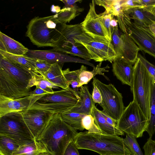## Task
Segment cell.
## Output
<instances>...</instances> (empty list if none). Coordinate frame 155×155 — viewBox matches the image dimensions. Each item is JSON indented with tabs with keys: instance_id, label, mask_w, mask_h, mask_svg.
I'll return each mask as SVG.
<instances>
[{
	"instance_id": "obj_1",
	"label": "cell",
	"mask_w": 155,
	"mask_h": 155,
	"mask_svg": "<svg viewBox=\"0 0 155 155\" xmlns=\"http://www.w3.org/2000/svg\"><path fill=\"white\" fill-rule=\"evenodd\" d=\"M35 84L33 74L0 56V95L14 98L29 96Z\"/></svg>"
},
{
	"instance_id": "obj_2",
	"label": "cell",
	"mask_w": 155,
	"mask_h": 155,
	"mask_svg": "<svg viewBox=\"0 0 155 155\" xmlns=\"http://www.w3.org/2000/svg\"><path fill=\"white\" fill-rule=\"evenodd\" d=\"M78 133L63 120L61 114L55 113L36 140L45 145L51 155H64Z\"/></svg>"
},
{
	"instance_id": "obj_3",
	"label": "cell",
	"mask_w": 155,
	"mask_h": 155,
	"mask_svg": "<svg viewBox=\"0 0 155 155\" xmlns=\"http://www.w3.org/2000/svg\"><path fill=\"white\" fill-rule=\"evenodd\" d=\"M74 141L78 149L95 152L100 155H131L123 138L117 135L78 133Z\"/></svg>"
},
{
	"instance_id": "obj_4",
	"label": "cell",
	"mask_w": 155,
	"mask_h": 155,
	"mask_svg": "<svg viewBox=\"0 0 155 155\" xmlns=\"http://www.w3.org/2000/svg\"><path fill=\"white\" fill-rule=\"evenodd\" d=\"M66 25L58 20L55 15L36 17L31 20L27 25L26 35L38 47L54 48Z\"/></svg>"
},
{
	"instance_id": "obj_5",
	"label": "cell",
	"mask_w": 155,
	"mask_h": 155,
	"mask_svg": "<svg viewBox=\"0 0 155 155\" xmlns=\"http://www.w3.org/2000/svg\"><path fill=\"white\" fill-rule=\"evenodd\" d=\"M154 81L149 73L138 58L133 66L130 89L133 100L149 120L150 100Z\"/></svg>"
},
{
	"instance_id": "obj_6",
	"label": "cell",
	"mask_w": 155,
	"mask_h": 155,
	"mask_svg": "<svg viewBox=\"0 0 155 155\" xmlns=\"http://www.w3.org/2000/svg\"><path fill=\"white\" fill-rule=\"evenodd\" d=\"M22 111L10 113L0 117V134L12 139L20 146L35 139L24 120Z\"/></svg>"
},
{
	"instance_id": "obj_7",
	"label": "cell",
	"mask_w": 155,
	"mask_h": 155,
	"mask_svg": "<svg viewBox=\"0 0 155 155\" xmlns=\"http://www.w3.org/2000/svg\"><path fill=\"white\" fill-rule=\"evenodd\" d=\"M149 124V120L134 100L125 107L117 122V127L128 135L141 137Z\"/></svg>"
},
{
	"instance_id": "obj_8",
	"label": "cell",
	"mask_w": 155,
	"mask_h": 155,
	"mask_svg": "<svg viewBox=\"0 0 155 155\" xmlns=\"http://www.w3.org/2000/svg\"><path fill=\"white\" fill-rule=\"evenodd\" d=\"M93 84L100 92L102 101L100 105L103 110L117 122L125 108L122 94L112 84H105L95 77L93 78Z\"/></svg>"
},
{
	"instance_id": "obj_9",
	"label": "cell",
	"mask_w": 155,
	"mask_h": 155,
	"mask_svg": "<svg viewBox=\"0 0 155 155\" xmlns=\"http://www.w3.org/2000/svg\"><path fill=\"white\" fill-rule=\"evenodd\" d=\"M76 42L83 45L90 54L91 59L96 62L108 61L112 63L116 54L111 43L97 41L83 32L75 38Z\"/></svg>"
},
{
	"instance_id": "obj_10",
	"label": "cell",
	"mask_w": 155,
	"mask_h": 155,
	"mask_svg": "<svg viewBox=\"0 0 155 155\" xmlns=\"http://www.w3.org/2000/svg\"><path fill=\"white\" fill-rule=\"evenodd\" d=\"M94 0L89 4V9L81 25L83 31L94 39L104 42L111 43L99 14L95 10Z\"/></svg>"
},
{
	"instance_id": "obj_11",
	"label": "cell",
	"mask_w": 155,
	"mask_h": 155,
	"mask_svg": "<svg viewBox=\"0 0 155 155\" xmlns=\"http://www.w3.org/2000/svg\"><path fill=\"white\" fill-rule=\"evenodd\" d=\"M128 35L140 50L155 59V36L149 27L140 26L133 22L129 29Z\"/></svg>"
},
{
	"instance_id": "obj_12",
	"label": "cell",
	"mask_w": 155,
	"mask_h": 155,
	"mask_svg": "<svg viewBox=\"0 0 155 155\" xmlns=\"http://www.w3.org/2000/svg\"><path fill=\"white\" fill-rule=\"evenodd\" d=\"M24 120L35 139L44 130L54 113L35 109L22 112Z\"/></svg>"
},
{
	"instance_id": "obj_13",
	"label": "cell",
	"mask_w": 155,
	"mask_h": 155,
	"mask_svg": "<svg viewBox=\"0 0 155 155\" xmlns=\"http://www.w3.org/2000/svg\"><path fill=\"white\" fill-rule=\"evenodd\" d=\"M37 101L30 96L14 98L0 95V117L9 113L28 110Z\"/></svg>"
},
{
	"instance_id": "obj_14",
	"label": "cell",
	"mask_w": 155,
	"mask_h": 155,
	"mask_svg": "<svg viewBox=\"0 0 155 155\" xmlns=\"http://www.w3.org/2000/svg\"><path fill=\"white\" fill-rule=\"evenodd\" d=\"M80 91H76L70 87L66 89L48 93L37 101L44 102H54L64 104L73 107L78 103L80 98Z\"/></svg>"
},
{
	"instance_id": "obj_15",
	"label": "cell",
	"mask_w": 155,
	"mask_h": 155,
	"mask_svg": "<svg viewBox=\"0 0 155 155\" xmlns=\"http://www.w3.org/2000/svg\"><path fill=\"white\" fill-rule=\"evenodd\" d=\"M133 64L124 58H116L113 62L112 71L117 79L123 84L131 86Z\"/></svg>"
},
{
	"instance_id": "obj_16",
	"label": "cell",
	"mask_w": 155,
	"mask_h": 155,
	"mask_svg": "<svg viewBox=\"0 0 155 155\" xmlns=\"http://www.w3.org/2000/svg\"><path fill=\"white\" fill-rule=\"evenodd\" d=\"M26 55L33 58L44 60L52 63L62 64L66 62H74V60L72 57L52 49L46 50H29Z\"/></svg>"
},
{
	"instance_id": "obj_17",
	"label": "cell",
	"mask_w": 155,
	"mask_h": 155,
	"mask_svg": "<svg viewBox=\"0 0 155 155\" xmlns=\"http://www.w3.org/2000/svg\"><path fill=\"white\" fill-rule=\"evenodd\" d=\"M80 98L76 105L69 110L70 112H74L85 115L91 114L95 103L92 99L88 87L82 86L80 87Z\"/></svg>"
},
{
	"instance_id": "obj_18",
	"label": "cell",
	"mask_w": 155,
	"mask_h": 155,
	"mask_svg": "<svg viewBox=\"0 0 155 155\" xmlns=\"http://www.w3.org/2000/svg\"><path fill=\"white\" fill-rule=\"evenodd\" d=\"M52 50L77 56L87 61L91 60V55L85 47L82 44L76 42L75 41L57 45Z\"/></svg>"
},
{
	"instance_id": "obj_19",
	"label": "cell",
	"mask_w": 155,
	"mask_h": 155,
	"mask_svg": "<svg viewBox=\"0 0 155 155\" xmlns=\"http://www.w3.org/2000/svg\"><path fill=\"white\" fill-rule=\"evenodd\" d=\"M0 50L15 55H26L29 49L21 43L0 32Z\"/></svg>"
},
{
	"instance_id": "obj_20",
	"label": "cell",
	"mask_w": 155,
	"mask_h": 155,
	"mask_svg": "<svg viewBox=\"0 0 155 155\" xmlns=\"http://www.w3.org/2000/svg\"><path fill=\"white\" fill-rule=\"evenodd\" d=\"M0 56L12 62L19 65L33 75L38 74L35 68L36 58L29 57L26 55L13 54L0 50Z\"/></svg>"
},
{
	"instance_id": "obj_21",
	"label": "cell",
	"mask_w": 155,
	"mask_h": 155,
	"mask_svg": "<svg viewBox=\"0 0 155 155\" xmlns=\"http://www.w3.org/2000/svg\"><path fill=\"white\" fill-rule=\"evenodd\" d=\"M91 114L93 117L95 123L101 134L107 135H124V133L117 127L108 124L102 115L101 110L95 106L92 108Z\"/></svg>"
},
{
	"instance_id": "obj_22",
	"label": "cell",
	"mask_w": 155,
	"mask_h": 155,
	"mask_svg": "<svg viewBox=\"0 0 155 155\" xmlns=\"http://www.w3.org/2000/svg\"><path fill=\"white\" fill-rule=\"evenodd\" d=\"M120 37L122 41V57L134 64L138 58L139 48L129 35L122 33Z\"/></svg>"
},
{
	"instance_id": "obj_23",
	"label": "cell",
	"mask_w": 155,
	"mask_h": 155,
	"mask_svg": "<svg viewBox=\"0 0 155 155\" xmlns=\"http://www.w3.org/2000/svg\"><path fill=\"white\" fill-rule=\"evenodd\" d=\"M128 13L134 23L140 26L149 27L155 22V16L142 8H131L124 11Z\"/></svg>"
},
{
	"instance_id": "obj_24",
	"label": "cell",
	"mask_w": 155,
	"mask_h": 155,
	"mask_svg": "<svg viewBox=\"0 0 155 155\" xmlns=\"http://www.w3.org/2000/svg\"><path fill=\"white\" fill-rule=\"evenodd\" d=\"M61 64L53 63L43 77L55 85L66 89L70 87V85L63 74Z\"/></svg>"
},
{
	"instance_id": "obj_25",
	"label": "cell",
	"mask_w": 155,
	"mask_h": 155,
	"mask_svg": "<svg viewBox=\"0 0 155 155\" xmlns=\"http://www.w3.org/2000/svg\"><path fill=\"white\" fill-rule=\"evenodd\" d=\"M13 155H51L45 145L35 139L30 143L20 146Z\"/></svg>"
},
{
	"instance_id": "obj_26",
	"label": "cell",
	"mask_w": 155,
	"mask_h": 155,
	"mask_svg": "<svg viewBox=\"0 0 155 155\" xmlns=\"http://www.w3.org/2000/svg\"><path fill=\"white\" fill-rule=\"evenodd\" d=\"M73 108L71 106L64 104L54 103H44L37 101L34 103L29 109L42 110L55 113L61 114Z\"/></svg>"
},
{
	"instance_id": "obj_27",
	"label": "cell",
	"mask_w": 155,
	"mask_h": 155,
	"mask_svg": "<svg viewBox=\"0 0 155 155\" xmlns=\"http://www.w3.org/2000/svg\"><path fill=\"white\" fill-rule=\"evenodd\" d=\"M83 32L80 24L71 25L66 24L56 45L74 41L75 38Z\"/></svg>"
},
{
	"instance_id": "obj_28",
	"label": "cell",
	"mask_w": 155,
	"mask_h": 155,
	"mask_svg": "<svg viewBox=\"0 0 155 155\" xmlns=\"http://www.w3.org/2000/svg\"><path fill=\"white\" fill-rule=\"evenodd\" d=\"M84 10L83 8H81L76 4L71 7H64L60 12L55 15L57 19L61 23L66 24L71 20L74 19L78 16Z\"/></svg>"
},
{
	"instance_id": "obj_29",
	"label": "cell",
	"mask_w": 155,
	"mask_h": 155,
	"mask_svg": "<svg viewBox=\"0 0 155 155\" xmlns=\"http://www.w3.org/2000/svg\"><path fill=\"white\" fill-rule=\"evenodd\" d=\"M86 115L67 111L61 114L64 121L75 129L82 131V120Z\"/></svg>"
},
{
	"instance_id": "obj_30",
	"label": "cell",
	"mask_w": 155,
	"mask_h": 155,
	"mask_svg": "<svg viewBox=\"0 0 155 155\" xmlns=\"http://www.w3.org/2000/svg\"><path fill=\"white\" fill-rule=\"evenodd\" d=\"M96 5L103 7L107 13L118 16L123 12L121 7L122 0H95Z\"/></svg>"
},
{
	"instance_id": "obj_31",
	"label": "cell",
	"mask_w": 155,
	"mask_h": 155,
	"mask_svg": "<svg viewBox=\"0 0 155 155\" xmlns=\"http://www.w3.org/2000/svg\"><path fill=\"white\" fill-rule=\"evenodd\" d=\"M19 146L13 140L0 134V155H13Z\"/></svg>"
},
{
	"instance_id": "obj_32",
	"label": "cell",
	"mask_w": 155,
	"mask_h": 155,
	"mask_svg": "<svg viewBox=\"0 0 155 155\" xmlns=\"http://www.w3.org/2000/svg\"><path fill=\"white\" fill-rule=\"evenodd\" d=\"M146 131L150 138H152L155 132V84L154 82L152 90L149 124Z\"/></svg>"
},
{
	"instance_id": "obj_33",
	"label": "cell",
	"mask_w": 155,
	"mask_h": 155,
	"mask_svg": "<svg viewBox=\"0 0 155 155\" xmlns=\"http://www.w3.org/2000/svg\"><path fill=\"white\" fill-rule=\"evenodd\" d=\"M123 140L124 143L128 149L131 155H144L135 137L126 134V137L123 138Z\"/></svg>"
},
{
	"instance_id": "obj_34",
	"label": "cell",
	"mask_w": 155,
	"mask_h": 155,
	"mask_svg": "<svg viewBox=\"0 0 155 155\" xmlns=\"http://www.w3.org/2000/svg\"><path fill=\"white\" fill-rule=\"evenodd\" d=\"M35 79V86H37L49 93H53V88H58V87L55 85L48 80L45 77L38 74H34Z\"/></svg>"
},
{
	"instance_id": "obj_35",
	"label": "cell",
	"mask_w": 155,
	"mask_h": 155,
	"mask_svg": "<svg viewBox=\"0 0 155 155\" xmlns=\"http://www.w3.org/2000/svg\"><path fill=\"white\" fill-rule=\"evenodd\" d=\"M116 17L119 26L122 33L128 34L129 29L133 22L130 15L123 11Z\"/></svg>"
},
{
	"instance_id": "obj_36",
	"label": "cell",
	"mask_w": 155,
	"mask_h": 155,
	"mask_svg": "<svg viewBox=\"0 0 155 155\" xmlns=\"http://www.w3.org/2000/svg\"><path fill=\"white\" fill-rule=\"evenodd\" d=\"M85 69H87V68L84 65H82L79 69L70 71L69 68H68L63 70V72L69 85H71L74 83H79L80 74L83 70Z\"/></svg>"
},
{
	"instance_id": "obj_37",
	"label": "cell",
	"mask_w": 155,
	"mask_h": 155,
	"mask_svg": "<svg viewBox=\"0 0 155 155\" xmlns=\"http://www.w3.org/2000/svg\"><path fill=\"white\" fill-rule=\"evenodd\" d=\"M82 124L83 128L88 130L87 132L89 133L101 134L96 124L94 119L91 114L86 115L84 116L82 120Z\"/></svg>"
},
{
	"instance_id": "obj_38",
	"label": "cell",
	"mask_w": 155,
	"mask_h": 155,
	"mask_svg": "<svg viewBox=\"0 0 155 155\" xmlns=\"http://www.w3.org/2000/svg\"><path fill=\"white\" fill-rule=\"evenodd\" d=\"M112 41V44L116 54V58L122 57V41L120 35L119 34L118 25L115 28L113 33Z\"/></svg>"
},
{
	"instance_id": "obj_39",
	"label": "cell",
	"mask_w": 155,
	"mask_h": 155,
	"mask_svg": "<svg viewBox=\"0 0 155 155\" xmlns=\"http://www.w3.org/2000/svg\"><path fill=\"white\" fill-rule=\"evenodd\" d=\"M102 23L105 29L109 39L112 42V36L115 28H112L110 24L114 15L111 13H107L106 11L99 14Z\"/></svg>"
},
{
	"instance_id": "obj_40",
	"label": "cell",
	"mask_w": 155,
	"mask_h": 155,
	"mask_svg": "<svg viewBox=\"0 0 155 155\" xmlns=\"http://www.w3.org/2000/svg\"><path fill=\"white\" fill-rule=\"evenodd\" d=\"M53 64L44 60L36 58L35 66L37 72L44 76Z\"/></svg>"
},
{
	"instance_id": "obj_41",
	"label": "cell",
	"mask_w": 155,
	"mask_h": 155,
	"mask_svg": "<svg viewBox=\"0 0 155 155\" xmlns=\"http://www.w3.org/2000/svg\"><path fill=\"white\" fill-rule=\"evenodd\" d=\"M138 58L146 67L153 78L154 82L155 81V65L149 62L140 54H139Z\"/></svg>"
},
{
	"instance_id": "obj_42",
	"label": "cell",
	"mask_w": 155,
	"mask_h": 155,
	"mask_svg": "<svg viewBox=\"0 0 155 155\" xmlns=\"http://www.w3.org/2000/svg\"><path fill=\"white\" fill-rule=\"evenodd\" d=\"M121 7L123 11L131 8L143 7L139 0H122Z\"/></svg>"
},
{
	"instance_id": "obj_43",
	"label": "cell",
	"mask_w": 155,
	"mask_h": 155,
	"mask_svg": "<svg viewBox=\"0 0 155 155\" xmlns=\"http://www.w3.org/2000/svg\"><path fill=\"white\" fill-rule=\"evenodd\" d=\"M144 155H155V141L149 138L143 147Z\"/></svg>"
},
{
	"instance_id": "obj_44",
	"label": "cell",
	"mask_w": 155,
	"mask_h": 155,
	"mask_svg": "<svg viewBox=\"0 0 155 155\" xmlns=\"http://www.w3.org/2000/svg\"><path fill=\"white\" fill-rule=\"evenodd\" d=\"M78 150L74 140L72 141L68 145L64 155H79Z\"/></svg>"
},
{
	"instance_id": "obj_45",
	"label": "cell",
	"mask_w": 155,
	"mask_h": 155,
	"mask_svg": "<svg viewBox=\"0 0 155 155\" xmlns=\"http://www.w3.org/2000/svg\"><path fill=\"white\" fill-rule=\"evenodd\" d=\"M93 89L92 97L94 102L100 104L102 101V97L100 92L96 85L93 84Z\"/></svg>"
},
{
	"instance_id": "obj_46",
	"label": "cell",
	"mask_w": 155,
	"mask_h": 155,
	"mask_svg": "<svg viewBox=\"0 0 155 155\" xmlns=\"http://www.w3.org/2000/svg\"><path fill=\"white\" fill-rule=\"evenodd\" d=\"M48 93L41 89L38 86H36L35 89L32 91L30 96L36 99L37 101L45 94Z\"/></svg>"
},
{
	"instance_id": "obj_47",
	"label": "cell",
	"mask_w": 155,
	"mask_h": 155,
	"mask_svg": "<svg viewBox=\"0 0 155 155\" xmlns=\"http://www.w3.org/2000/svg\"><path fill=\"white\" fill-rule=\"evenodd\" d=\"M101 112L102 115L108 124L114 127H117V122L115 120L107 115L103 110H101Z\"/></svg>"
},
{
	"instance_id": "obj_48",
	"label": "cell",
	"mask_w": 155,
	"mask_h": 155,
	"mask_svg": "<svg viewBox=\"0 0 155 155\" xmlns=\"http://www.w3.org/2000/svg\"><path fill=\"white\" fill-rule=\"evenodd\" d=\"M60 1L64 4L65 5L64 7H71L77 2L81 3L82 2V0H61Z\"/></svg>"
},
{
	"instance_id": "obj_49",
	"label": "cell",
	"mask_w": 155,
	"mask_h": 155,
	"mask_svg": "<svg viewBox=\"0 0 155 155\" xmlns=\"http://www.w3.org/2000/svg\"><path fill=\"white\" fill-rule=\"evenodd\" d=\"M110 24L111 26L113 28H115L118 25V21L117 19L114 18L112 19L110 21Z\"/></svg>"
},
{
	"instance_id": "obj_50",
	"label": "cell",
	"mask_w": 155,
	"mask_h": 155,
	"mask_svg": "<svg viewBox=\"0 0 155 155\" xmlns=\"http://www.w3.org/2000/svg\"><path fill=\"white\" fill-rule=\"evenodd\" d=\"M149 28L151 32L155 36V22L150 25Z\"/></svg>"
},
{
	"instance_id": "obj_51",
	"label": "cell",
	"mask_w": 155,
	"mask_h": 155,
	"mask_svg": "<svg viewBox=\"0 0 155 155\" xmlns=\"http://www.w3.org/2000/svg\"><path fill=\"white\" fill-rule=\"evenodd\" d=\"M147 11L150 12L155 16V4L150 8Z\"/></svg>"
}]
</instances>
